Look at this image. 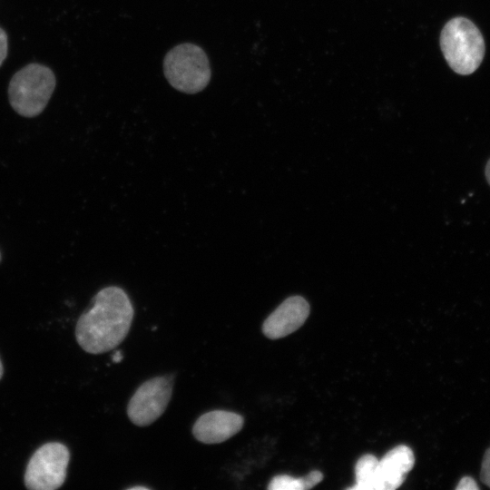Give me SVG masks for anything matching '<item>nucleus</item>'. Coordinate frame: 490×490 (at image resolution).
Segmentation results:
<instances>
[{"label": "nucleus", "mask_w": 490, "mask_h": 490, "mask_svg": "<svg viewBox=\"0 0 490 490\" xmlns=\"http://www.w3.org/2000/svg\"><path fill=\"white\" fill-rule=\"evenodd\" d=\"M133 313L132 302L122 289L116 286L102 289L77 321L78 344L90 354L115 348L127 336Z\"/></svg>", "instance_id": "f257e3e1"}, {"label": "nucleus", "mask_w": 490, "mask_h": 490, "mask_svg": "<svg viewBox=\"0 0 490 490\" xmlns=\"http://www.w3.org/2000/svg\"><path fill=\"white\" fill-rule=\"evenodd\" d=\"M440 46L448 65L462 75L470 74L479 67L485 51L479 29L465 17H455L445 24Z\"/></svg>", "instance_id": "f03ea898"}, {"label": "nucleus", "mask_w": 490, "mask_h": 490, "mask_svg": "<svg viewBox=\"0 0 490 490\" xmlns=\"http://www.w3.org/2000/svg\"><path fill=\"white\" fill-rule=\"evenodd\" d=\"M55 77L51 69L30 64L18 71L8 87L9 102L13 109L24 117L40 114L54 90Z\"/></svg>", "instance_id": "7ed1b4c3"}, {"label": "nucleus", "mask_w": 490, "mask_h": 490, "mask_svg": "<svg viewBox=\"0 0 490 490\" xmlns=\"http://www.w3.org/2000/svg\"><path fill=\"white\" fill-rule=\"evenodd\" d=\"M163 73L170 84L180 92L196 93L211 80V67L204 51L193 44L171 49L163 60Z\"/></svg>", "instance_id": "20e7f679"}, {"label": "nucleus", "mask_w": 490, "mask_h": 490, "mask_svg": "<svg viewBox=\"0 0 490 490\" xmlns=\"http://www.w3.org/2000/svg\"><path fill=\"white\" fill-rule=\"evenodd\" d=\"M69 459V450L61 443H47L39 447L26 466L24 474L26 488L31 490L59 488L65 480Z\"/></svg>", "instance_id": "39448f33"}, {"label": "nucleus", "mask_w": 490, "mask_h": 490, "mask_svg": "<svg viewBox=\"0 0 490 490\" xmlns=\"http://www.w3.org/2000/svg\"><path fill=\"white\" fill-rule=\"evenodd\" d=\"M172 394V379L156 377L143 382L131 397L127 415L138 426H147L165 411Z\"/></svg>", "instance_id": "423d86ee"}, {"label": "nucleus", "mask_w": 490, "mask_h": 490, "mask_svg": "<svg viewBox=\"0 0 490 490\" xmlns=\"http://www.w3.org/2000/svg\"><path fill=\"white\" fill-rule=\"evenodd\" d=\"M309 304L301 296L286 299L262 325L263 334L270 339L284 338L300 328L309 314Z\"/></svg>", "instance_id": "0eeeda50"}, {"label": "nucleus", "mask_w": 490, "mask_h": 490, "mask_svg": "<svg viewBox=\"0 0 490 490\" xmlns=\"http://www.w3.org/2000/svg\"><path fill=\"white\" fill-rule=\"evenodd\" d=\"M242 416L225 410H212L201 415L192 427L193 436L204 444H219L239 433Z\"/></svg>", "instance_id": "6e6552de"}, {"label": "nucleus", "mask_w": 490, "mask_h": 490, "mask_svg": "<svg viewBox=\"0 0 490 490\" xmlns=\"http://www.w3.org/2000/svg\"><path fill=\"white\" fill-rule=\"evenodd\" d=\"M414 465V453L407 446L399 445L389 450L378 460L377 490L399 487Z\"/></svg>", "instance_id": "1a4fd4ad"}, {"label": "nucleus", "mask_w": 490, "mask_h": 490, "mask_svg": "<svg viewBox=\"0 0 490 490\" xmlns=\"http://www.w3.org/2000/svg\"><path fill=\"white\" fill-rule=\"evenodd\" d=\"M378 459L371 455L362 456L355 466L356 485L348 489L377 490Z\"/></svg>", "instance_id": "9d476101"}, {"label": "nucleus", "mask_w": 490, "mask_h": 490, "mask_svg": "<svg viewBox=\"0 0 490 490\" xmlns=\"http://www.w3.org/2000/svg\"><path fill=\"white\" fill-rule=\"evenodd\" d=\"M322 479L323 475L318 470L311 471L300 478H295L288 475H279L270 480L268 488L270 490H306L314 487Z\"/></svg>", "instance_id": "9b49d317"}, {"label": "nucleus", "mask_w": 490, "mask_h": 490, "mask_svg": "<svg viewBox=\"0 0 490 490\" xmlns=\"http://www.w3.org/2000/svg\"><path fill=\"white\" fill-rule=\"evenodd\" d=\"M480 478L485 485L490 487V447L485 451L483 457Z\"/></svg>", "instance_id": "f8f14e48"}, {"label": "nucleus", "mask_w": 490, "mask_h": 490, "mask_svg": "<svg viewBox=\"0 0 490 490\" xmlns=\"http://www.w3.org/2000/svg\"><path fill=\"white\" fill-rule=\"evenodd\" d=\"M479 487L470 476H464L456 486V490H477Z\"/></svg>", "instance_id": "ddd939ff"}, {"label": "nucleus", "mask_w": 490, "mask_h": 490, "mask_svg": "<svg viewBox=\"0 0 490 490\" xmlns=\"http://www.w3.org/2000/svg\"><path fill=\"white\" fill-rule=\"evenodd\" d=\"M7 54V36L5 32L0 27V66Z\"/></svg>", "instance_id": "4468645a"}, {"label": "nucleus", "mask_w": 490, "mask_h": 490, "mask_svg": "<svg viewBox=\"0 0 490 490\" xmlns=\"http://www.w3.org/2000/svg\"><path fill=\"white\" fill-rule=\"evenodd\" d=\"M485 175L486 181L490 185V158L485 164Z\"/></svg>", "instance_id": "2eb2a0df"}, {"label": "nucleus", "mask_w": 490, "mask_h": 490, "mask_svg": "<svg viewBox=\"0 0 490 490\" xmlns=\"http://www.w3.org/2000/svg\"><path fill=\"white\" fill-rule=\"evenodd\" d=\"M122 356L121 355L120 351H117L116 353H114L113 357V362H119L121 361Z\"/></svg>", "instance_id": "dca6fc26"}, {"label": "nucleus", "mask_w": 490, "mask_h": 490, "mask_svg": "<svg viewBox=\"0 0 490 490\" xmlns=\"http://www.w3.org/2000/svg\"><path fill=\"white\" fill-rule=\"evenodd\" d=\"M129 489H130V490H140V489L147 490L148 488L145 487V486H138V485H136V486L131 487V488H129Z\"/></svg>", "instance_id": "f3484780"}, {"label": "nucleus", "mask_w": 490, "mask_h": 490, "mask_svg": "<svg viewBox=\"0 0 490 490\" xmlns=\"http://www.w3.org/2000/svg\"><path fill=\"white\" fill-rule=\"evenodd\" d=\"M2 376H3V366H2V362L0 360V379H1Z\"/></svg>", "instance_id": "a211bd4d"}, {"label": "nucleus", "mask_w": 490, "mask_h": 490, "mask_svg": "<svg viewBox=\"0 0 490 490\" xmlns=\"http://www.w3.org/2000/svg\"><path fill=\"white\" fill-rule=\"evenodd\" d=\"M0 261H1V253H0Z\"/></svg>", "instance_id": "6ab92c4d"}]
</instances>
